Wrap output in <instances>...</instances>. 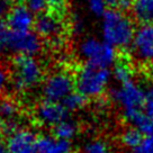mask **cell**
Here are the masks:
<instances>
[{
  "instance_id": "obj_1",
  "label": "cell",
  "mask_w": 153,
  "mask_h": 153,
  "mask_svg": "<svg viewBox=\"0 0 153 153\" xmlns=\"http://www.w3.org/2000/svg\"><path fill=\"white\" fill-rule=\"evenodd\" d=\"M135 33L132 19L122 10L108 9L101 17L102 39L114 48H128L133 43Z\"/></svg>"
},
{
  "instance_id": "obj_2",
  "label": "cell",
  "mask_w": 153,
  "mask_h": 153,
  "mask_svg": "<svg viewBox=\"0 0 153 153\" xmlns=\"http://www.w3.org/2000/svg\"><path fill=\"white\" fill-rule=\"evenodd\" d=\"M11 86L17 92L37 87L43 80V67L35 56L16 55L11 61Z\"/></svg>"
},
{
  "instance_id": "obj_3",
  "label": "cell",
  "mask_w": 153,
  "mask_h": 153,
  "mask_svg": "<svg viewBox=\"0 0 153 153\" xmlns=\"http://www.w3.org/2000/svg\"><path fill=\"white\" fill-rule=\"evenodd\" d=\"M111 76L113 72L109 69L86 63L76 71L74 78L76 91L87 98H98L106 91Z\"/></svg>"
},
{
  "instance_id": "obj_4",
  "label": "cell",
  "mask_w": 153,
  "mask_h": 153,
  "mask_svg": "<svg viewBox=\"0 0 153 153\" xmlns=\"http://www.w3.org/2000/svg\"><path fill=\"white\" fill-rule=\"evenodd\" d=\"M80 56L94 67L108 69L116 61V50L104 39L87 37L82 39L78 48Z\"/></svg>"
},
{
  "instance_id": "obj_5",
  "label": "cell",
  "mask_w": 153,
  "mask_h": 153,
  "mask_svg": "<svg viewBox=\"0 0 153 153\" xmlns=\"http://www.w3.org/2000/svg\"><path fill=\"white\" fill-rule=\"evenodd\" d=\"M76 81L73 76L65 71H56L44 80L42 95L48 101L62 102L68 96L73 92Z\"/></svg>"
},
{
  "instance_id": "obj_6",
  "label": "cell",
  "mask_w": 153,
  "mask_h": 153,
  "mask_svg": "<svg viewBox=\"0 0 153 153\" xmlns=\"http://www.w3.org/2000/svg\"><path fill=\"white\" fill-rule=\"evenodd\" d=\"M111 99L123 109V115L141 110L144 105V90L134 81H129L111 90Z\"/></svg>"
},
{
  "instance_id": "obj_7",
  "label": "cell",
  "mask_w": 153,
  "mask_h": 153,
  "mask_svg": "<svg viewBox=\"0 0 153 153\" xmlns=\"http://www.w3.org/2000/svg\"><path fill=\"white\" fill-rule=\"evenodd\" d=\"M42 50V39L36 32H13L8 51L17 55L35 56Z\"/></svg>"
},
{
  "instance_id": "obj_8",
  "label": "cell",
  "mask_w": 153,
  "mask_h": 153,
  "mask_svg": "<svg viewBox=\"0 0 153 153\" xmlns=\"http://www.w3.org/2000/svg\"><path fill=\"white\" fill-rule=\"evenodd\" d=\"M69 111L62 102L44 100L36 107L35 117L37 122L46 127H54L55 125L68 120Z\"/></svg>"
},
{
  "instance_id": "obj_9",
  "label": "cell",
  "mask_w": 153,
  "mask_h": 153,
  "mask_svg": "<svg viewBox=\"0 0 153 153\" xmlns=\"http://www.w3.org/2000/svg\"><path fill=\"white\" fill-rule=\"evenodd\" d=\"M6 142L9 153H37V137L29 128H17Z\"/></svg>"
},
{
  "instance_id": "obj_10",
  "label": "cell",
  "mask_w": 153,
  "mask_h": 153,
  "mask_svg": "<svg viewBox=\"0 0 153 153\" xmlns=\"http://www.w3.org/2000/svg\"><path fill=\"white\" fill-rule=\"evenodd\" d=\"M34 28L41 38L53 41L61 37L64 30V24L60 15L54 13H42L36 17Z\"/></svg>"
},
{
  "instance_id": "obj_11",
  "label": "cell",
  "mask_w": 153,
  "mask_h": 153,
  "mask_svg": "<svg viewBox=\"0 0 153 153\" xmlns=\"http://www.w3.org/2000/svg\"><path fill=\"white\" fill-rule=\"evenodd\" d=\"M133 50L141 61L153 62V25L144 24L134 36Z\"/></svg>"
},
{
  "instance_id": "obj_12",
  "label": "cell",
  "mask_w": 153,
  "mask_h": 153,
  "mask_svg": "<svg viewBox=\"0 0 153 153\" xmlns=\"http://www.w3.org/2000/svg\"><path fill=\"white\" fill-rule=\"evenodd\" d=\"M35 14L26 5L18 4L13 6L7 16V25L13 32H28L35 26Z\"/></svg>"
},
{
  "instance_id": "obj_13",
  "label": "cell",
  "mask_w": 153,
  "mask_h": 153,
  "mask_svg": "<svg viewBox=\"0 0 153 153\" xmlns=\"http://www.w3.org/2000/svg\"><path fill=\"white\" fill-rule=\"evenodd\" d=\"M72 144L69 141L59 140L51 135L37 139V153H71Z\"/></svg>"
},
{
  "instance_id": "obj_14",
  "label": "cell",
  "mask_w": 153,
  "mask_h": 153,
  "mask_svg": "<svg viewBox=\"0 0 153 153\" xmlns=\"http://www.w3.org/2000/svg\"><path fill=\"white\" fill-rule=\"evenodd\" d=\"M124 118L139 129L144 136H153V115L139 110L124 115Z\"/></svg>"
},
{
  "instance_id": "obj_15",
  "label": "cell",
  "mask_w": 153,
  "mask_h": 153,
  "mask_svg": "<svg viewBox=\"0 0 153 153\" xmlns=\"http://www.w3.org/2000/svg\"><path fill=\"white\" fill-rule=\"evenodd\" d=\"M79 131L78 124L74 120H65L59 123L53 127V136L56 137L59 140H63V141H69L71 142V140H73L76 136Z\"/></svg>"
},
{
  "instance_id": "obj_16",
  "label": "cell",
  "mask_w": 153,
  "mask_h": 153,
  "mask_svg": "<svg viewBox=\"0 0 153 153\" xmlns=\"http://www.w3.org/2000/svg\"><path fill=\"white\" fill-rule=\"evenodd\" d=\"M132 10L134 17L141 23L149 24L153 20V0H134Z\"/></svg>"
},
{
  "instance_id": "obj_17",
  "label": "cell",
  "mask_w": 153,
  "mask_h": 153,
  "mask_svg": "<svg viewBox=\"0 0 153 153\" xmlns=\"http://www.w3.org/2000/svg\"><path fill=\"white\" fill-rule=\"evenodd\" d=\"M144 135L140 132L137 128L135 127H129L126 128L120 135V142L122 144L128 149L134 150L135 148H137L140 143L143 141Z\"/></svg>"
},
{
  "instance_id": "obj_18",
  "label": "cell",
  "mask_w": 153,
  "mask_h": 153,
  "mask_svg": "<svg viewBox=\"0 0 153 153\" xmlns=\"http://www.w3.org/2000/svg\"><path fill=\"white\" fill-rule=\"evenodd\" d=\"M87 97L80 94L79 91L76 92H72L68 96L67 98L62 101V104L64 105V107L67 108V110L70 113V111H78V110L82 109L87 104Z\"/></svg>"
},
{
  "instance_id": "obj_19",
  "label": "cell",
  "mask_w": 153,
  "mask_h": 153,
  "mask_svg": "<svg viewBox=\"0 0 153 153\" xmlns=\"http://www.w3.org/2000/svg\"><path fill=\"white\" fill-rule=\"evenodd\" d=\"M18 114V106L13 99H2L0 100V116L5 122L15 120Z\"/></svg>"
},
{
  "instance_id": "obj_20",
  "label": "cell",
  "mask_w": 153,
  "mask_h": 153,
  "mask_svg": "<svg viewBox=\"0 0 153 153\" xmlns=\"http://www.w3.org/2000/svg\"><path fill=\"white\" fill-rule=\"evenodd\" d=\"M82 153H113L109 144L101 139L88 141L82 149Z\"/></svg>"
},
{
  "instance_id": "obj_21",
  "label": "cell",
  "mask_w": 153,
  "mask_h": 153,
  "mask_svg": "<svg viewBox=\"0 0 153 153\" xmlns=\"http://www.w3.org/2000/svg\"><path fill=\"white\" fill-rule=\"evenodd\" d=\"M113 76L116 79V81L120 82V85L132 81V76H133L132 68L129 67L127 63H124V62L118 63L114 68Z\"/></svg>"
},
{
  "instance_id": "obj_22",
  "label": "cell",
  "mask_w": 153,
  "mask_h": 153,
  "mask_svg": "<svg viewBox=\"0 0 153 153\" xmlns=\"http://www.w3.org/2000/svg\"><path fill=\"white\" fill-rule=\"evenodd\" d=\"M11 35L13 30L9 28L7 23L0 20V51H8Z\"/></svg>"
},
{
  "instance_id": "obj_23",
  "label": "cell",
  "mask_w": 153,
  "mask_h": 153,
  "mask_svg": "<svg viewBox=\"0 0 153 153\" xmlns=\"http://www.w3.org/2000/svg\"><path fill=\"white\" fill-rule=\"evenodd\" d=\"M107 5L108 4L106 0H87V6H88L89 11L97 17L104 16V14L108 10L106 9Z\"/></svg>"
},
{
  "instance_id": "obj_24",
  "label": "cell",
  "mask_w": 153,
  "mask_h": 153,
  "mask_svg": "<svg viewBox=\"0 0 153 153\" xmlns=\"http://www.w3.org/2000/svg\"><path fill=\"white\" fill-rule=\"evenodd\" d=\"M67 4L68 0H46V7L56 15H62L67 10Z\"/></svg>"
},
{
  "instance_id": "obj_25",
  "label": "cell",
  "mask_w": 153,
  "mask_h": 153,
  "mask_svg": "<svg viewBox=\"0 0 153 153\" xmlns=\"http://www.w3.org/2000/svg\"><path fill=\"white\" fill-rule=\"evenodd\" d=\"M132 153H153V136H144L139 146L132 150Z\"/></svg>"
},
{
  "instance_id": "obj_26",
  "label": "cell",
  "mask_w": 153,
  "mask_h": 153,
  "mask_svg": "<svg viewBox=\"0 0 153 153\" xmlns=\"http://www.w3.org/2000/svg\"><path fill=\"white\" fill-rule=\"evenodd\" d=\"M144 109L145 113L153 115V83L144 90Z\"/></svg>"
},
{
  "instance_id": "obj_27",
  "label": "cell",
  "mask_w": 153,
  "mask_h": 153,
  "mask_svg": "<svg viewBox=\"0 0 153 153\" xmlns=\"http://www.w3.org/2000/svg\"><path fill=\"white\" fill-rule=\"evenodd\" d=\"M26 6L34 14H42L46 7V0H26Z\"/></svg>"
},
{
  "instance_id": "obj_28",
  "label": "cell",
  "mask_w": 153,
  "mask_h": 153,
  "mask_svg": "<svg viewBox=\"0 0 153 153\" xmlns=\"http://www.w3.org/2000/svg\"><path fill=\"white\" fill-rule=\"evenodd\" d=\"M11 83V78L7 68L0 64V94H2L7 89L8 85Z\"/></svg>"
},
{
  "instance_id": "obj_29",
  "label": "cell",
  "mask_w": 153,
  "mask_h": 153,
  "mask_svg": "<svg viewBox=\"0 0 153 153\" xmlns=\"http://www.w3.org/2000/svg\"><path fill=\"white\" fill-rule=\"evenodd\" d=\"M11 8H13L11 0H0V20L7 18Z\"/></svg>"
},
{
  "instance_id": "obj_30",
  "label": "cell",
  "mask_w": 153,
  "mask_h": 153,
  "mask_svg": "<svg viewBox=\"0 0 153 153\" xmlns=\"http://www.w3.org/2000/svg\"><path fill=\"white\" fill-rule=\"evenodd\" d=\"M132 6H133V1L132 0H120V2H118L120 10H122V11L132 8Z\"/></svg>"
},
{
  "instance_id": "obj_31",
  "label": "cell",
  "mask_w": 153,
  "mask_h": 153,
  "mask_svg": "<svg viewBox=\"0 0 153 153\" xmlns=\"http://www.w3.org/2000/svg\"><path fill=\"white\" fill-rule=\"evenodd\" d=\"M72 28L76 33H81L83 30V23H82L81 19H76L72 24Z\"/></svg>"
},
{
  "instance_id": "obj_32",
  "label": "cell",
  "mask_w": 153,
  "mask_h": 153,
  "mask_svg": "<svg viewBox=\"0 0 153 153\" xmlns=\"http://www.w3.org/2000/svg\"><path fill=\"white\" fill-rule=\"evenodd\" d=\"M0 153H9V152H8L7 142L2 141L1 139H0Z\"/></svg>"
},
{
  "instance_id": "obj_33",
  "label": "cell",
  "mask_w": 153,
  "mask_h": 153,
  "mask_svg": "<svg viewBox=\"0 0 153 153\" xmlns=\"http://www.w3.org/2000/svg\"><path fill=\"white\" fill-rule=\"evenodd\" d=\"M106 1H107L108 5L115 6V5H118V2H120V0H106Z\"/></svg>"
},
{
  "instance_id": "obj_34",
  "label": "cell",
  "mask_w": 153,
  "mask_h": 153,
  "mask_svg": "<svg viewBox=\"0 0 153 153\" xmlns=\"http://www.w3.org/2000/svg\"><path fill=\"white\" fill-rule=\"evenodd\" d=\"M149 72H150V74H151V76L153 78V62H151V64H150V67H149Z\"/></svg>"
},
{
  "instance_id": "obj_35",
  "label": "cell",
  "mask_w": 153,
  "mask_h": 153,
  "mask_svg": "<svg viewBox=\"0 0 153 153\" xmlns=\"http://www.w3.org/2000/svg\"><path fill=\"white\" fill-rule=\"evenodd\" d=\"M1 127H2V125H1V116H0V129H1Z\"/></svg>"
}]
</instances>
